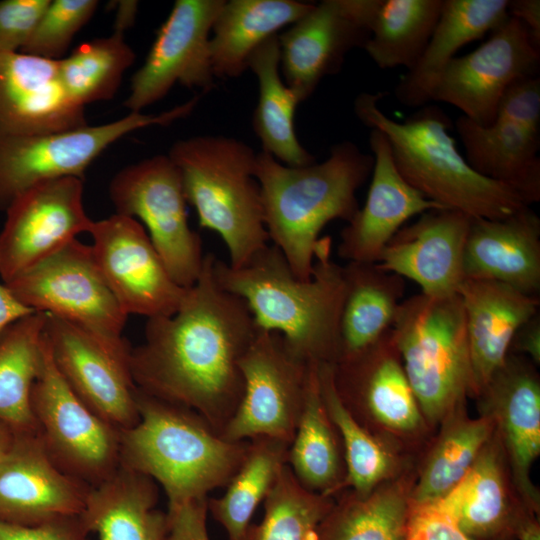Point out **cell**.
<instances>
[{
  "label": "cell",
  "instance_id": "cell-1",
  "mask_svg": "<svg viewBox=\"0 0 540 540\" xmlns=\"http://www.w3.org/2000/svg\"><path fill=\"white\" fill-rule=\"evenodd\" d=\"M214 259L205 255L173 315L147 319L128 368L139 390L196 412L220 434L242 399L240 360L259 329L244 300L217 283Z\"/></svg>",
  "mask_w": 540,
  "mask_h": 540
},
{
  "label": "cell",
  "instance_id": "cell-2",
  "mask_svg": "<svg viewBox=\"0 0 540 540\" xmlns=\"http://www.w3.org/2000/svg\"><path fill=\"white\" fill-rule=\"evenodd\" d=\"M135 399L140 419L122 430L120 466L149 476L164 489L169 540H210L208 495L228 485L249 441H227L196 412L137 387Z\"/></svg>",
  "mask_w": 540,
  "mask_h": 540
},
{
  "label": "cell",
  "instance_id": "cell-3",
  "mask_svg": "<svg viewBox=\"0 0 540 540\" xmlns=\"http://www.w3.org/2000/svg\"><path fill=\"white\" fill-rule=\"evenodd\" d=\"M213 272L220 287L244 300L257 328L281 334L297 357L315 363L339 360L345 281L342 266L332 260L330 237L320 238L308 280L294 275L273 244L238 268L215 257Z\"/></svg>",
  "mask_w": 540,
  "mask_h": 540
},
{
  "label": "cell",
  "instance_id": "cell-4",
  "mask_svg": "<svg viewBox=\"0 0 540 540\" xmlns=\"http://www.w3.org/2000/svg\"><path fill=\"white\" fill-rule=\"evenodd\" d=\"M372 154L345 140L320 163L291 167L266 152L256 154L264 224L272 244L294 275L311 277L319 235L333 220L349 222L358 211L356 193L371 176Z\"/></svg>",
  "mask_w": 540,
  "mask_h": 540
},
{
  "label": "cell",
  "instance_id": "cell-5",
  "mask_svg": "<svg viewBox=\"0 0 540 540\" xmlns=\"http://www.w3.org/2000/svg\"><path fill=\"white\" fill-rule=\"evenodd\" d=\"M384 94L364 92L354 101L357 118L381 131L403 178L444 209L471 218L507 217L525 206L511 189L475 172L449 133L452 121L436 105H424L402 122L378 106Z\"/></svg>",
  "mask_w": 540,
  "mask_h": 540
},
{
  "label": "cell",
  "instance_id": "cell-6",
  "mask_svg": "<svg viewBox=\"0 0 540 540\" xmlns=\"http://www.w3.org/2000/svg\"><path fill=\"white\" fill-rule=\"evenodd\" d=\"M256 154L241 140L211 135L178 140L168 153L199 226L218 233L233 268L269 244L254 173Z\"/></svg>",
  "mask_w": 540,
  "mask_h": 540
},
{
  "label": "cell",
  "instance_id": "cell-7",
  "mask_svg": "<svg viewBox=\"0 0 540 540\" xmlns=\"http://www.w3.org/2000/svg\"><path fill=\"white\" fill-rule=\"evenodd\" d=\"M402 365L425 416L439 421L472 394L465 317L458 293L403 300L391 328Z\"/></svg>",
  "mask_w": 540,
  "mask_h": 540
},
{
  "label": "cell",
  "instance_id": "cell-8",
  "mask_svg": "<svg viewBox=\"0 0 540 540\" xmlns=\"http://www.w3.org/2000/svg\"><path fill=\"white\" fill-rule=\"evenodd\" d=\"M5 284L25 306L82 328L128 367L131 345L122 335L128 315L103 278L91 246L76 238Z\"/></svg>",
  "mask_w": 540,
  "mask_h": 540
},
{
  "label": "cell",
  "instance_id": "cell-9",
  "mask_svg": "<svg viewBox=\"0 0 540 540\" xmlns=\"http://www.w3.org/2000/svg\"><path fill=\"white\" fill-rule=\"evenodd\" d=\"M198 100L196 96L159 114L130 112L101 125L0 138V210L41 183L64 177L84 180L87 168L111 144L137 129L165 126L188 116Z\"/></svg>",
  "mask_w": 540,
  "mask_h": 540
},
{
  "label": "cell",
  "instance_id": "cell-10",
  "mask_svg": "<svg viewBox=\"0 0 540 540\" xmlns=\"http://www.w3.org/2000/svg\"><path fill=\"white\" fill-rule=\"evenodd\" d=\"M116 213L140 220L172 279L195 284L204 257L199 234L188 223L179 171L168 155H155L117 172L108 188Z\"/></svg>",
  "mask_w": 540,
  "mask_h": 540
},
{
  "label": "cell",
  "instance_id": "cell-11",
  "mask_svg": "<svg viewBox=\"0 0 540 540\" xmlns=\"http://www.w3.org/2000/svg\"><path fill=\"white\" fill-rule=\"evenodd\" d=\"M31 409L45 451L64 473L94 487L119 468L122 430L95 414L71 390L55 367L45 332Z\"/></svg>",
  "mask_w": 540,
  "mask_h": 540
},
{
  "label": "cell",
  "instance_id": "cell-12",
  "mask_svg": "<svg viewBox=\"0 0 540 540\" xmlns=\"http://www.w3.org/2000/svg\"><path fill=\"white\" fill-rule=\"evenodd\" d=\"M311 363L292 353L281 334L259 330L240 360L242 399L220 436L230 442L269 437L291 444Z\"/></svg>",
  "mask_w": 540,
  "mask_h": 540
},
{
  "label": "cell",
  "instance_id": "cell-13",
  "mask_svg": "<svg viewBox=\"0 0 540 540\" xmlns=\"http://www.w3.org/2000/svg\"><path fill=\"white\" fill-rule=\"evenodd\" d=\"M540 44L508 17L472 52L453 58L436 80L430 101L450 104L481 125L496 118L501 96L514 81L539 76Z\"/></svg>",
  "mask_w": 540,
  "mask_h": 540
},
{
  "label": "cell",
  "instance_id": "cell-14",
  "mask_svg": "<svg viewBox=\"0 0 540 540\" xmlns=\"http://www.w3.org/2000/svg\"><path fill=\"white\" fill-rule=\"evenodd\" d=\"M88 233L96 264L126 315L149 319L178 310L187 288L172 279L138 220L115 213L93 220Z\"/></svg>",
  "mask_w": 540,
  "mask_h": 540
},
{
  "label": "cell",
  "instance_id": "cell-15",
  "mask_svg": "<svg viewBox=\"0 0 540 540\" xmlns=\"http://www.w3.org/2000/svg\"><path fill=\"white\" fill-rule=\"evenodd\" d=\"M225 0H177L157 32L143 65L131 79L124 102L141 111L165 97L175 84L208 92L214 87L209 42Z\"/></svg>",
  "mask_w": 540,
  "mask_h": 540
},
{
  "label": "cell",
  "instance_id": "cell-16",
  "mask_svg": "<svg viewBox=\"0 0 540 540\" xmlns=\"http://www.w3.org/2000/svg\"><path fill=\"white\" fill-rule=\"evenodd\" d=\"M378 0H323L278 35L284 82L299 103L337 74L350 51L364 49Z\"/></svg>",
  "mask_w": 540,
  "mask_h": 540
},
{
  "label": "cell",
  "instance_id": "cell-17",
  "mask_svg": "<svg viewBox=\"0 0 540 540\" xmlns=\"http://www.w3.org/2000/svg\"><path fill=\"white\" fill-rule=\"evenodd\" d=\"M83 182L77 177L47 181L8 206L0 232V277L4 283L60 250L77 235L88 233L93 220L84 209Z\"/></svg>",
  "mask_w": 540,
  "mask_h": 540
},
{
  "label": "cell",
  "instance_id": "cell-18",
  "mask_svg": "<svg viewBox=\"0 0 540 540\" xmlns=\"http://www.w3.org/2000/svg\"><path fill=\"white\" fill-rule=\"evenodd\" d=\"M44 332L55 367L90 410L121 430L138 423L136 386L125 364L88 332L53 315L46 314Z\"/></svg>",
  "mask_w": 540,
  "mask_h": 540
},
{
  "label": "cell",
  "instance_id": "cell-19",
  "mask_svg": "<svg viewBox=\"0 0 540 540\" xmlns=\"http://www.w3.org/2000/svg\"><path fill=\"white\" fill-rule=\"evenodd\" d=\"M91 488L52 462L38 432H15L0 459V521L32 526L80 515Z\"/></svg>",
  "mask_w": 540,
  "mask_h": 540
},
{
  "label": "cell",
  "instance_id": "cell-20",
  "mask_svg": "<svg viewBox=\"0 0 540 540\" xmlns=\"http://www.w3.org/2000/svg\"><path fill=\"white\" fill-rule=\"evenodd\" d=\"M85 108L67 95L58 60L23 52L0 54V138L87 126Z\"/></svg>",
  "mask_w": 540,
  "mask_h": 540
},
{
  "label": "cell",
  "instance_id": "cell-21",
  "mask_svg": "<svg viewBox=\"0 0 540 540\" xmlns=\"http://www.w3.org/2000/svg\"><path fill=\"white\" fill-rule=\"evenodd\" d=\"M471 219L450 209L426 211L393 236L377 264L414 281L425 295L455 294L464 280L463 252Z\"/></svg>",
  "mask_w": 540,
  "mask_h": 540
},
{
  "label": "cell",
  "instance_id": "cell-22",
  "mask_svg": "<svg viewBox=\"0 0 540 540\" xmlns=\"http://www.w3.org/2000/svg\"><path fill=\"white\" fill-rule=\"evenodd\" d=\"M374 158L364 205L340 234L338 255L348 262L377 263L393 236L414 216L444 209L411 186L397 170L385 135L371 129Z\"/></svg>",
  "mask_w": 540,
  "mask_h": 540
},
{
  "label": "cell",
  "instance_id": "cell-23",
  "mask_svg": "<svg viewBox=\"0 0 540 540\" xmlns=\"http://www.w3.org/2000/svg\"><path fill=\"white\" fill-rule=\"evenodd\" d=\"M339 397L351 410L362 408L380 424L411 432L421 423V410L405 374L392 330L360 353L333 364Z\"/></svg>",
  "mask_w": 540,
  "mask_h": 540
},
{
  "label": "cell",
  "instance_id": "cell-24",
  "mask_svg": "<svg viewBox=\"0 0 540 540\" xmlns=\"http://www.w3.org/2000/svg\"><path fill=\"white\" fill-rule=\"evenodd\" d=\"M463 278L540 295V218L530 207L498 219L472 218L463 252Z\"/></svg>",
  "mask_w": 540,
  "mask_h": 540
},
{
  "label": "cell",
  "instance_id": "cell-25",
  "mask_svg": "<svg viewBox=\"0 0 540 540\" xmlns=\"http://www.w3.org/2000/svg\"><path fill=\"white\" fill-rule=\"evenodd\" d=\"M457 293L465 317L472 394L478 395L504 364L517 330L539 312L540 297L476 279H464Z\"/></svg>",
  "mask_w": 540,
  "mask_h": 540
},
{
  "label": "cell",
  "instance_id": "cell-26",
  "mask_svg": "<svg viewBox=\"0 0 540 540\" xmlns=\"http://www.w3.org/2000/svg\"><path fill=\"white\" fill-rule=\"evenodd\" d=\"M478 395L495 413L517 487L527 505L536 510L538 496L529 475L540 453V383L535 369L508 354Z\"/></svg>",
  "mask_w": 540,
  "mask_h": 540
},
{
  "label": "cell",
  "instance_id": "cell-27",
  "mask_svg": "<svg viewBox=\"0 0 540 540\" xmlns=\"http://www.w3.org/2000/svg\"><path fill=\"white\" fill-rule=\"evenodd\" d=\"M509 0H443L441 14L421 57L395 87L399 103L420 108L448 63L465 45L491 33L508 17Z\"/></svg>",
  "mask_w": 540,
  "mask_h": 540
},
{
  "label": "cell",
  "instance_id": "cell-28",
  "mask_svg": "<svg viewBox=\"0 0 540 540\" xmlns=\"http://www.w3.org/2000/svg\"><path fill=\"white\" fill-rule=\"evenodd\" d=\"M158 499L152 478L119 466L91 488L79 516L99 540H169L166 512L156 508Z\"/></svg>",
  "mask_w": 540,
  "mask_h": 540
},
{
  "label": "cell",
  "instance_id": "cell-29",
  "mask_svg": "<svg viewBox=\"0 0 540 540\" xmlns=\"http://www.w3.org/2000/svg\"><path fill=\"white\" fill-rule=\"evenodd\" d=\"M454 125L475 172L508 187L528 206L540 201V133L501 120L481 126L462 115Z\"/></svg>",
  "mask_w": 540,
  "mask_h": 540
},
{
  "label": "cell",
  "instance_id": "cell-30",
  "mask_svg": "<svg viewBox=\"0 0 540 540\" xmlns=\"http://www.w3.org/2000/svg\"><path fill=\"white\" fill-rule=\"evenodd\" d=\"M313 3L296 0H230L218 13L209 50L215 78L240 77L253 51L305 15Z\"/></svg>",
  "mask_w": 540,
  "mask_h": 540
},
{
  "label": "cell",
  "instance_id": "cell-31",
  "mask_svg": "<svg viewBox=\"0 0 540 540\" xmlns=\"http://www.w3.org/2000/svg\"><path fill=\"white\" fill-rule=\"evenodd\" d=\"M342 270L339 360L372 346L392 328L405 291V280L377 263L348 262Z\"/></svg>",
  "mask_w": 540,
  "mask_h": 540
},
{
  "label": "cell",
  "instance_id": "cell-32",
  "mask_svg": "<svg viewBox=\"0 0 540 540\" xmlns=\"http://www.w3.org/2000/svg\"><path fill=\"white\" fill-rule=\"evenodd\" d=\"M434 502L472 540H499L516 535L526 517L511 509L496 450L488 443L466 476Z\"/></svg>",
  "mask_w": 540,
  "mask_h": 540
},
{
  "label": "cell",
  "instance_id": "cell-33",
  "mask_svg": "<svg viewBox=\"0 0 540 540\" xmlns=\"http://www.w3.org/2000/svg\"><path fill=\"white\" fill-rule=\"evenodd\" d=\"M248 69L258 79L259 98L252 125L262 151L280 163L301 167L316 162L299 142L294 125L299 101L280 75V45L274 35L258 46L249 58Z\"/></svg>",
  "mask_w": 540,
  "mask_h": 540
},
{
  "label": "cell",
  "instance_id": "cell-34",
  "mask_svg": "<svg viewBox=\"0 0 540 540\" xmlns=\"http://www.w3.org/2000/svg\"><path fill=\"white\" fill-rule=\"evenodd\" d=\"M312 362L303 410L288 449L287 465L307 490L331 496L343 487L345 472L337 430L324 406Z\"/></svg>",
  "mask_w": 540,
  "mask_h": 540
},
{
  "label": "cell",
  "instance_id": "cell-35",
  "mask_svg": "<svg viewBox=\"0 0 540 540\" xmlns=\"http://www.w3.org/2000/svg\"><path fill=\"white\" fill-rule=\"evenodd\" d=\"M46 314L34 312L0 337V421L15 432H38L31 390L43 362Z\"/></svg>",
  "mask_w": 540,
  "mask_h": 540
},
{
  "label": "cell",
  "instance_id": "cell-36",
  "mask_svg": "<svg viewBox=\"0 0 540 540\" xmlns=\"http://www.w3.org/2000/svg\"><path fill=\"white\" fill-rule=\"evenodd\" d=\"M289 446L269 437L249 440L245 459L224 494L209 498L208 511L224 528L228 540H245L253 514L287 464Z\"/></svg>",
  "mask_w": 540,
  "mask_h": 540
},
{
  "label": "cell",
  "instance_id": "cell-37",
  "mask_svg": "<svg viewBox=\"0 0 540 540\" xmlns=\"http://www.w3.org/2000/svg\"><path fill=\"white\" fill-rule=\"evenodd\" d=\"M443 0H378L364 50L380 69L415 66L441 14Z\"/></svg>",
  "mask_w": 540,
  "mask_h": 540
},
{
  "label": "cell",
  "instance_id": "cell-38",
  "mask_svg": "<svg viewBox=\"0 0 540 540\" xmlns=\"http://www.w3.org/2000/svg\"><path fill=\"white\" fill-rule=\"evenodd\" d=\"M264 515L251 523L245 540H327L331 496L304 488L286 464L264 500Z\"/></svg>",
  "mask_w": 540,
  "mask_h": 540
},
{
  "label": "cell",
  "instance_id": "cell-39",
  "mask_svg": "<svg viewBox=\"0 0 540 540\" xmlns=\"http://www.w3.org/2000/svg\"><path fill=\"white\" fill-rule=\"evenodd\" d=\"M134 61L135 53L124 40V33L114 30L108 37L81 43L58 60V72L69 98L85 108L112 99Z\"/></svg>",
  "mask_w": 540,
  "mask_h": 540
},
{
  "label": "cell",
  "instance_id": "cell-40",
  "mask_svg": "<svg viewBox=\"0 0 540 540\" xmlns=\"http://www.w3.org/2000/svg\"><path fill=\"white\" fill-rule=\"evenodd\" d=\"M318 380L326 411L344 447V486L365 497L389 474L391 457L358 422L339 397L333 378V364H318Z\"/></svg>",
  "mask_w": 540,
  "mask_h": 540
},
{
  "label": "cell",
  "instance_id": "cell-41",
  "mask_svg": "<svg viewBox=\"0 0 540 540\" xmlns=\"http://www.w3.org/2000/svg\"><path fill=\"white\" fill-rule=\"evenodd\" d=\"M488 417L450 424L432 451L410 503L434 502L451 491L469 472L492 432Z\"/></svg>",
  "mask_w": 540,
  "mask_h": 540
},
{
  "label": "cell",
  "instance_id": "cell-42",
  "mask_svg": "<svg viewBox=\"0 0 540 540\" xmlns=\"http://www.w3.org/2000/svg\"><path fill=\"white\" fill-rule=\"evenodd\" d=\"M410 507L400 485L350 496L334 507L326 521L327 540H404Z\"/></svg>",
  "mask_w": 540,
  "mask_h": 540
},
{
  "label": "cell",
  "instance_id": "cell-43",
  "mask_svg": "<svg viewBox=\"0 0 540 540\" xmlns=\"http://www.w3.org/2000/svg\"><path fill=\"white\" fill-rule=\"evenodd\" d=\"M96 0H50L32 36L20 52L60 60L74 35L94 15Z\"/></svg>",
  "mask_w": 540,
  "mask_h": 540
},
{
  "label": "cell",
  "instance_id": "cell-44",
  "mask_svg": "<svg viewBox=\"0 0 540 540\" xmlns=\"http://www.w3.org/2000/svg\"><path fill=\"white\" fill-rule=\"evenodd\" d=\"M49 3L50 0L0 1V54L23 49Z\"/></svg>",
  "mask_w": 540,
  "mask_h": 540
},
{
  "label": "cell",
  "instance_id": "cell-45",
  "mask_svg": "<svg viewBox=\"0 0 540 540\" xmlns=\"http://www.w3.org/2000/svg\"><path fill=\"white\" fill-rule=\"evenodd\" d=\"M495 120L540 133V77H524L510 84L500 98Z\"/></svg>",
  "mask_w": 540,
  "mask_h": 540
},
{
  "label": "cell",
  "instance_id": "cell-46",
  "mask_svg": "<svg viewBox=\"0 0 540 540\" xmlns=\"http://www.w3.org/2000/svg\"><path fill=\"white\" fill-rule=\"evenodd\" d=\"M511 537V536H510ZM510 537L499 540H508ZM404 540H472L436 502L410 503Z\"/></svg>",
  "mask_w": 540,
  "mask_h": 540
},
{
  "label": "cell",
  "instance_id": "cell-47",
  "mask_svg": "<svg viewBox=\"0 0 540 540\" xmlns=\"http://www.w3.org/2000/svg\"><path fill=\"white\" fill-rule=\"evenodd\" d=\"M89 534L79 515L32 526L0 521V540H90Z\"/></svg>",
  "mask_w": 540,
  "mask_h": 540
},
{
  "label": "cell",
  "instance_id": "cell-48",
  "mask_svg": "<svg viewBox=\"0 0 540 540\" xmlns=\"http://www.w3.org/2000/svg\"><path fill=\"white\" fill-rule=\"evenodd\" d=\"M528 355L534 364L540 362V311L527 320L515 333L510 349Z\"/></svg>",
  "mask_w": 540,
  "mask_h": 540
},
{
  "label": "cell",
  "instance_id": "cell-49",
  "mask_svg": "<svg viewBox=\"0 0 540 540\" xmlns=\"http://www.w3.org/2000/svg\"><path fill=\"white\" fill-rule=\"evenodd\" d=\"M508 15L522 22L533 39L540 44V1L509 0Z\"/></svg>",
  "mask_w": 540,
  "mask_h": 540
},
{
  "label": "cell",
  "instance_id": "cell-50",
  "mask_svg": "<svg viewBox=\"0 0 540 540\" xmlns=\"http://www.w3.org/2000/svg\"><path fill=\"white\" fill-rule=\"evenodd\" d=\"M34 312L15 297L7 284L0 283V337L10 325Z\"/></svg>",
  "mask_w": 540,
  "mask_h": 540
},
{
  "label": "cell",
  "instance_id": "cell-51",
  "mask_svg": "<svg viewBox=\"0 0 540 540\" xmlns=\"http://www.w3.org/2000/svg\"><path fill=\"white\" fill-rule=\"evenodd\" d=\"M115 30L125 32V30L132 26L137 13L138 4L136 1H122L119 2Z\"/></svg>",
  "mask_w": 540,
  "mask_h": 540
},
{
  "label": "cell",
  "instance_id": "cell-52",
  "mask_svg": "<svg viewBox=\"0 0 540 540\" xmlns=\"http://www.w3.org/2000/svg\"><path fill=\"white\" fill-rule=\"evenodd\" d=\"M516 535L520 540H540L539 525L526 516L519 525Z\"/></svg>",
  "mask_w": 540,
  "mask_h": 540
},
{
  "label": "cell",
  "instance_id": "cell-53",
  "mask_svg": "<svg viewBox=\"0 0 540 540\" xmlns=\"http://www.w3.org/2000/svg\"><path fill=\"white\" fill-rule=\"evenodd\" d=\"M15 437V431L7 424L0 421V459L10 448Z\"/></svg>",
  "mask_w": 540,
  "mask_h": 540
}]
</instances>
